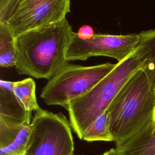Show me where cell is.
<instances>
[{"label":"cell","instance_id":"1","mask_svg":"<svg viewBox=\"0 0 155 155\" xmlns=\"http://www.w3.org/2000/svg\"><path fill=\"white\" fill-rule=\"evenodd\" d=\"M73 32L65 18L16 37L17 71L37 79H51L68 64L66 51Z\"/></svg>","mask_w":155,"mask_h":155},{"label":"cell","instance_id":"2","mask_svg":"<svg viewBox=\"0 0 155 155\" xmlns=\"http://www.w3.org/2000/svg\"><path fill=\"white\" fill-rule=\"evenodd\" d=\"M107 111L116 145L155 122V84L145 67L130 78Z\"/></svg>","mask_w":155,"mask_h":155},{"label":"cell","instance_id":"3","mask_svg":"<svg viewBox=\"0 0 155 155\" xmlns=\"http://www.w3.org/2000/svg\"><path fill=\"white\" fill-rule=\"evenodd\" d=\"M148 51L139 44L135 50L90 91L68 104L70 122L74 132L81 139L84 131L94 120L107 110L124 85L139 69L145 67Z\"/></svg>","mask_w":155,"mask_h":155},{"label":"cell","instance_id":"4","mask_svg":"<svg viewBox=\"0 0 155 155\" xmlns=\"http://www.w3.org/2000/svg\"><path fill=\"white\" fill-rule=\"evenodd\" d=\"M116 64L82 66L68 63L48 80L42 90L41 97L48 105L66 108L70 101L93 88L114 68Z\"/></svg>","mask_w":155,"mask_h":155},{"label":"cell","instance_id":"5","mask_svg":"<svg viewBox=\"0 0 155 155\" xmlns=\"http://www.w3.org/2000/svg\"><path fill=\"white\" fill-rule=\"evenodd\" d=\"M73 151L71 124L66 117L41 108L35 111L24 155H72Z\"/></svg>","mask_w":155,"mask_h":155},{"label":"cell","instance_id":"6","mask_svg":"<svg viewBox=\"0 0 155 155\" xmlns=\"http://www.w3.org/2000/svg\"><path fill=\"white\" fill-rule=\"evenodd\" d=\"M140 34H97L88 39H82L73 32L66 51V59L70 61H85L93 56H106L120 62L129 56L137 48Z\"/></svg>","mask_w":155,"mask_h":155},{"label":"cell","instance_id":"7","mask_svg":"<svg viewBox=\"0 0 155 155\" xmlns=\"http://www.w3.org/2000/svg\"><path fill=\"white\" fill-rule=\"evenodd\" d=\"M70 0H24L6 24L16 38L65 18Z\"/></svg>","mask_w":155,"mask_h":155},{"label":"cell","instance_id":"8","mask_svg":"<svg viewBox=\"0 0 155 155\" xmlns=\"http://www.w3.org/2000/svg\"><path fill=\"white\" fill-rule=\"evenodd\" d=\"M31 121L0 115V155H24Z\"/></svg>","mask_w":155,"mask_h":155},{"label":"cell","instance_id":"9","mask_svg":"<svg viewBox=\"0 0 155 155\" xmlns=\"http://www.w3.org/2000/svg\"><path fill=\"white\" fill-rule=\"evenodd\" d=\"M154 124H148L125 142L116 145L117 155H155Z\"/></svg>","mask_w":155,"mask_h":155},{"label":"cell","instance_id":"10","mask_svg":"<svg viewBox=\"0 0 155 155\" xmlns=\"http://www.w3.org/2000/svg\"><path fill=\"white\" fill-rule=\"evenodd\" d=\"M13 82L0 81V115L31 121L29 116L16 99L12 89Z\"/></svg>","mask_w":155,"mask_h":155},{"label":"cell","instance_id":"11","mask_svg":"<svg viewBox=\"0 0 155 155\" xmlns=\"http://www.w3.org/2000/svg\"><path fill=\"white\" fill-rule=\"evenodd\" d=\"M12 89L18 102L29 116L40 108L36 100L35 82L32 78L13 82Z\"/></svg>","mask_w":155,"mask_h":155},{"label":"cell","instance_id":"12","mask_svg":"<svg viewBox=\"0 0 155 155\" xmlns=\"http://www.w3.org/2000/svg\"><path fill=\"white\" fill-rule=\"evenodd\" d=\"M16 61V38L6 24L0 22V65L3 68L15 67Z\"/></svg>","mask_w":155,"mask_h":155},{"label":"cell","instance_id":"13","mask_svg":"<svg viewBox=\"0 0 155 155\" xmlns=\"http://www.w3.org/2000/svg\"><path fill=\"white\" fill-rule=\"evenodd\" d=\"M81 139L87 142H114L107 110L100 114L84 131Z\"/></svg>","mask_w":155,"mask_h":155},{"label":"cell","instance_id":"14","mask_svg":"<svg viewBox=\"0 0 155 155\" xmlns=\"http://www.w3.org/2000/svg\"><path fill=\"white\" fill-rule=\"evenodd\" d=\"M139 43L148 51V59L145 66L155 84V30L141 31Z\"/></svg>","mask_w":155,"mask_h":155},{"label":"cell","instance_id":"15","mask_svg":"<svg viewBox=\"0 0 155 155\" xmlns=\"http://www.w3.org/2000/svg\"><path fill=\"white\" fill-rule=\"evenodd\" d=\"M24 0H3L0 2V22L6 24Z\"/></svg>","mask_w":155,"mask_h":155},{"label":"cell","instance_id":"16","mask_svg":"<svg viewBox=\"0 0 155 155\" xmlns=\"http://www.w3.org/2000/svg\"><path fill=\"white\" fill-rule=\"evenodd\" d=\"M77 35L79 38L82 39H88L94 36V31L93 28L87 25H84L81 26L78 32Z\"/></svg>","mask_w":155,"mask_h":155},{"label":"cell","instance_id":"17","mask_svg":"<svg viewBox=\"0 0 155 155\" xmlns=\"http://www.w3.org/2000/svg\"><path fill=\"white\" fill-rule=\"evenodd\" d=\"M102 155H117V151L115 148H111V149L109 150L108 151L105 152Z\"/></svg>","mask_w":155,"mask_h":155},{"label":"cell","instance_id":"18","mask_svg":"<svg viewBox=\"0 0 155 155\" xmlns=\"http://www.w3.org/2000/svg\"><path fill=\"white\" fill-rule=\"evenodd\" d=\"M3 1V0H0V2H1V1Z\"/></svg>","mask_w":155,"mask_h":155},{"label":"cell","instance_id":"19","mask_svg":"<svg viewBox=\"0 0 155 155\" xmlns=\"http://www.w3.org/2000/svg\"><path fill=\"white\" fill-rule=\"evenodd\" d=\"M154 125H155V122H154Z\"/></svg>","mask_w":155,"mask_h":155},{"label":"cell","instance_id":"20","mask_svg":"<svg viewBox=\"0 0 155 155\" xmlns=\"http://www.w3.org/2000/svg\"><path fill=\"white\" fill-rule=\"evenodd\" d=\"M72 155H74V154H72Z\"/></svg>","mask_w":155,"mask_h":155}]
</instances>
